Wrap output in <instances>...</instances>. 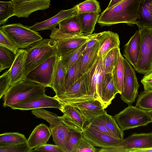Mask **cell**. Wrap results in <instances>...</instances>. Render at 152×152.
<instances>
[{
    "label": "cell",
    "instance_id": "cell-14",
    "mask_svg": "<svg viewBox=\"0 0 152 152\" xmlns=\"http://www.w3.org/2000/svg\"><path fill=\"white\" fill-rule=\"evenodd\" d=\"M60 110L63 115L59 118L71 130L83 133L86 122L83 116L75 107L69 104H61Z\"/></svg>",
    "mask_w": 152,
    "mask_h": 152
},
{
    "label": "cell",
    "instance_id": "cell-27",
    "mask_svg": "<svg viewBox=\"0 0 152 152\" xmlns=\"http://www.w3.org/2000/svg\"><path fill=\"white\" fill-rule=\"evenodd\" d=\"M61 32L75 35L82 34L81 28L77 14H75L61 21L58 24Z\"/></svg>",
    "mask_w": 152,
    "mask_h": 152
},
{
    "label": "cell",
    "instance_id": "cell-6",
    "mask_svg": "<svg viewBox=\"0 0 152 152\" xmlns=\"http://www.w3.org/2000/svg\"><path fill=\"white\" fill-rule=\"evenodd\" d=\"M0 28L12 39L19 48L25 49L43 39L39 33L20 23L4 25Z\"/></svg>",
    "mask_w": 152,
    "mask_h": 152
},
{
    "label": "cell",
    "instance_id": "cell-52",
    "mask_svg": "<svg viewBox=\"0 0 152 152\" xmlns=\"http://www.w3.org/2000/svg\"><path fill=\"white\" fill-rule=\"evenodd\" d=\"M148 112L150 115L152 119V110L148 111Z\"/></svg>",
    "mask_w": 152,
    "mask_h": 152
},
{
    "label": "cell",
    "instance_id": "cell-41",
    "mask_svg": "<svg viewBox=\"0 0 152 152\" xmlns=\"http://www.w3.org/2000/svg\"><path fill=\"white\" fill-rule=\"evenodd\" d=\"M83 136L82 133L70 130L69 132L66 139V152H72Z\"/></svg>",
    "mask_w": 152,
    "mask_h": 152
},
{
    "label": "cell",
    "instance_id": "cell-39",
    "mask_svg": "<svg viewBox=\"0 0 152 152\" xmlns=\"http://www.w3.org/2000/svg\"><path fill=\"white\" fill-rule=\"evenodd\" d=\"M136 106L147 111L152 110V91L141 92L137 96Z\"/></svg>",
    "mask_w": 152,
    "mask_h": 152
},
{
    "label": "cell",
    "instance_id": "cell-50",
    "mask_svg": "<svg viewBox=\"0 0 152 152\" xmlns=\"http://www.w3.org/2000/svg\"><path fill=\"white\" fill-rule=\"evenodd\" d=\"M129 152H152V147L143 149H132L129 151Z\"/></svg>",
    "mask_w": 152,
    "mask_h": 152
},
{
    "label": "cell",
    "instance_id": "cell-32",
    "mask_svg": "<svg viewBox=\"0 0 152 152\" xmlns=\"http://www.w3.org/2000/svg\"><path fill=\"white\" fill-rule=\"evenodd\" d=\"M124 58L120 52L117 63L111 73L115 86L120 95L124 91Z\"/></svg>",
    "mask_w": 152,
    "mask_h": 152
},
{
    "label": "cell",
    "instance_id": "cell-16",
    "mask_svg": "<svg viewBox=\"0 0 152 152\" xmlns=\"http://www.w3.org/2000/svg\"><path fill=\"white\" fill-rule=\"evenodd\" d=\"M9 107L12 109L21 110H33L43 108H53L60 110L62 105L54 97L46 95L31 100L13 104Z\"/></svg>",
    "mask_w": 152,
    "mask_h": 152
},
{
    "label": "cell",
    "instance_id": "cell-7",
    "mask_svg": "<svg viewBox=\"0 0 152 152\" xmlns=\"http://www.w3.org/2000/svg\"><path fill=\"white\" fill-rule=\"evenodd\" d=\"M54 97L61 104L96 99L91 94L89 89L87 73L82 75L65 92Z\"/></svg>",
    "mask_w": 152,
    "mask_h": 152
},
{
    "label": "cell",
    "instance_id": "cell-11",
    "mask_svg": "<svg viewBox=\"0 0 152 152\" xmlns=\"http://www.w3.org/2000/svg\"><path fill=\"white\" fill-rule=\"evenodd\" d=\"M58 57H52L40 64L30 71L25 76V79L46 87H50L54 68Z\"/></svg>",
    "mask_w": 152,
    "mask_h": 152
},
{
    "label": "cell",
    "instance_id": "cell-1",
    "mask_svg": "<svg viewBox=\"0 0 152 152\" xmlns=\"http://www.w3.org/2000/svg\"><path fill=\"white\" fill-rule=\"evenodd\" d=\"M143 0H122L100 14L97 23L101 26L125 23L136 24L140 5Z\"/></svg>",
    "mask_w": 152,
    "mask_h": 152
},
{
    "label": "cell",
    "instance_id": "cell-38",
    "mask_svg": "<svg viewBox=\"0 0 152 152\" xmlns=\"http://www.w3.org/2000/svg\"><path fill=\"white\" fill-rule=\"evenodd\" d=\"M77 14L101 11L99 3L97 0H86L76 5Z\"/></svg>",
    "mask_w": 152,
    "mask_h": 152
},
{
    "label": "cell",
    "instance_id": "cell-51",
    "mask_svg": "<svg viewBox=\"0 0 152 152\" xmlns=\"http://www.w3.org/2000/svg\"><path fill=\"white\" fill-rule=\"evenodd\" d=\"M122 0H111L106 9L109 8Z\"/></svg>",
    "mask_w": 152,
    "mask_h": 152
},
{
    "label": "cell",
    "instance_id": "cell-34",
    "mask_svg": "<svg viewBox=\"0 0 152 152\" xmlns=\"http://www.w3.org/2000/svg\"><path fill=\"white\" fill-rule=\"evenodd\" d=\"M27 139L18 132H6L0 135V145H11L24 143Z\"/></svg>",
    "mask_w": 152,
    "mask_h": 152
},
{
    "label": "cell",
    "instance_id": "cell-47",
    "mask_svg": "<svg viewBox=\"0 0 152 152\" xmlns=\"http://www.w3.org/2000/svg\"><path fill=\"white\" fill-rule=\"evenodd\" d=\"M33 151H47L51 152H64V151L57 145L45 144L32 150Z\"/></svg>",
    "mask_w": 152,
    "mask_h": 152
},
{
    "label": "cell",
    "instance_id": "cell-28",
    "mask_svg": "<svg viewBox=\"0 0 152 152\" xmlns=\"http://www.w3.org/2000/svg\"><path fill=\"white\" fill-rule=\"evenodd\" d=\"M81 76L80 70V56L76 62L66 71L63 85L58 95L65 92Z\"/></svg>",
    "mask_w": 152,
    "mask_h": 152
},
{
    "label": "cell",
    "instance_id": "cell-43",
    "mask_svg": "<svg viewBox=\"0 0 152 152\" xmlns=\"http://www.w3.org/2000/svg\"><path fill=\"white\" fill-rule=\"evenodd\" d=\"M91 142L83 136L77 145L72 152H96L98 150Z\"/></svg>",
    "mask_w": 152,
    "mask_h": 152
},
{
    "label": "cell",
    "instance_id": "cell-19",
    "mask_svg": "<svg viewBox=\"0 0 152 152\" xmlns=\"http://www.w3.org/2000/svg\"><path fill=\"white\" fill-rule=\"evenodd\" d=\"M141 45L140 31L137 30L124 46L123 56L136 70L139 56Z\"/></svg>",
    "mask_w": 152,
    "mask_h": 152
},
{
    "label": "cell",
    "instance_id": "cell-8",
    "mask_svg": "<svg viewBox=\"0 0 152 152\" xmlns=\"http://www.w3.org/2000/svg\"><path fill=\"white\" fill-rule=\"evenodd\" d=\"M152 147V132L133 133L122 140L115 145L108 148H102L99 152H129L132 149Z\"/></svg>",
    "mask_w": 152,
    "mask_h": 152
},
{
    "label": "cell",
    "instance_id": "cell-4",
    "mask_svg": "<svg viewBox=\"0 0 152 152\" xmlns=\"http://www.w3.org/2000/svg\"><path fill=\"white\" fill-rule=\"evenodd\" d=\"M113 117L123 131L144 126L152 122V119L147 111L132 105H129Z\"/></svg>",
    "mask_w": 152,
    "mask_h": 152
},
{
    "label": "cell",
    "instance_id": "cell-37",
    "mask_svg": "<svg viewBox=\"0 0 152 152\" xmlns=\"http://www.w3.org/2000/svg\"><path fill=\"white\" fill-rule=\"evenodd\" d=\"M16 55L9 49L0 46V72L12 66Z\"/></svg>",
    "mask_w": 152,
    "mask_h": 152
},
{
    "label": "cell",
    "instance_id": "cell-40",
    "mask_svg": "<svg viewBox=\"0 0 152 152\" xmlns=\"http://www.w3.org/2000/svg\"><path fill=\"white\" fill-rule=\"evenodd\" d=\"M14 7L11 0L0 1V24H5L8 19L13 16Z\"/></svg>",
    "mask_w": 152,
    "mask_h": 152
},
{
    "label": "cell",
    "instance_id": "cell-18",
    "mask_svg": "<svg viewBox=\"0 0 152 152\" xmlns=\"http://www.w3.org/2000/svg\"><path fill=\"white\" fill-rule=\"evenodd\" d=\"M77 14L76 6L68 9L63 10L52 17L46 20L36 22L30 26L32 30L38 31L46 30H52L56 27L62 20L75 14Z\"/></svg>",
    "mask_w": 152,
    "mask_h": 152
},
{
    "label": "cell",
    "instance_id": "cell-22",
    "mask_svg": "<svg viewBox=\"0 0 152 152\" xmlns=\"http://www.w3.org/2000/svg\"><path fill=\"white\" fill-rule=\"evenodd\" d=\"M27 53L25 49H19L10 69V86L25 79V65Z\"/></svg>",
    "mask_w": 152,
    "mask_h": 152
},
{
    "label": "cell",
    "instance_id": "cell-31",
    "mask_svg": "<svg viewBox=\"0 0 152 152\" xmlns=\"http://www.w3.org/2000/svg\"><path fill=\"white\" fill-rule=\"evenodd\" d=\"M97 117L106 127L113 136L121 140L124 139V133L113 117L107 114L106 111Z\"/></svg>",
    "mask_w": 152,
    "mask_h": 152
},
{
    "label": "cell",
    "instance_id": "cell-46",
    "mask_svg": "<svg viewBox=\"0 0 152 152\" xmlns=\"http://www.w3.org/2000/svg\"><path fill=\"white\" fill-rule=\"evenodd\" d=\"M88 124L98 130L113 137L109 130L97 117L91 120Z\"/></svg>",
    "mask_w": 152,
    "mask_h": 152
},
{
    "label": "cell",
    "instance_id": "cell-45",
    "mask_svg": "<svg viewBox=\"0 0 152 152\" xmlns=\"http://www.w3.org/2000/svg\"><path fill=\"white\" fill-rule=\"evenodd\" d=\"M0 152H30L26 142L11 145H0Z\"/></svg>",
    "mask_w": 152,
    "mask_h": 152
},
{
    "label": "cell",
    "instance_id": "cell-17",
    "mask_svg": "<svg viewBox=\"0 0 152 152\" xmlns=\"http://www.w3.org/2000/svg\"><path fill=\"white\" fill-rule=\"evenodd\" d=\"M66 104L76 107L83 116L86 122H88L105 111L102 104L98 100H84Z\"/></svg>",
    "mask_w": 152,
    "mask_h": 152
},
{
    "label": "cell",
    "instance_id": "cell-10",
    "mask_svg": "<svg viewBox=\"0 0 152 152\" xmlns=\"http://www.w3.org/2000/svg\"><path fill=\"white\" fill-rule=\"evenodd\" d=\"M124 91L121 98L124 102L129 105L134 102L138 96L140 86L136 75L135 69L126 59L124 58Z\"/></svg>",
    "mask_w": 152,
    "mask_h": 152
},
{
    "label": "cell",
    "instance_id": "cell-21",
    "mask_svg": "<svg viewBox=\"0 0 152 152\" xmlns=\"http://www.w3.org/2000/svg\"><path fill=\"white\" fill-rule=\"evenodd\" d=\"M98 39L99 43L98 56L99 57L104 58L114 48L120 47L119 37L116 33L110 31L100 32Z\"/></svg>",
    "mask_w": 152,
    "mask_h": 152
},
{
    "label": "cell",
    "instance_id": "cell-26",
    "mask_svg": "<svg viewBox=\"0 0 152 152\" xmlns=\"http://www.w3.org/2000/svg\"><path fill=\"white\" fill-rule=\"evenodd\" d=\"M66 70L61 57L57 59L53 72L50 88L58 95L63 85Z\"/></svg>",
    "mask_w": 152,
    "mask_h": 152
},
{
    "label": "cell",
    "instance_id": "cell-5",
    "mask_svg": "<svg viewBox=\"0 0 152 152\" xmlns=\"http://www.w3.org/2000/svg\"><path fill=\"white\" fill-rule=\"evenodd\" d=\"M51 30L50 37L56 42L60 57L86 43L91 39L98 37L100 33L88 34L82 33L73 35L63 33L60 31L58 28L56 27Z\"/></svg>",
    "mask_w": 152,
    "mask_h": 152
},
{
    "label": "cell",
    "instance_id": "cell-2",
    "mask_svg": "<svg viewBox=\"0 0 152 152\" xmlns=\"http://www.w3.org/2000/svg\"><path fill=\"white\" fill-rule=\"evenodd\" d=\"M46 87L37 82L24 79L10 86L4 96V107L46 95Z\"/></svg>",
    "mask_w": 152,
    "mask_h": 152
},
{
    "label": "cell",
    "instance_id": "cell-15",
    "mask_svg": "<svg viewBox=\"0 0 152 152\" xmlns=\"http://www.w3.org/2000/svg\"><path fill=\"white\" fill-rule=\"evenodd\" d=\"M83 136L95 146L106 148L114 146L122 140L101 132L87 124L84 127Z\"/></svg>",
    "mask_w": 152,
    "mask_h": 152
},
{
    "label": "cell",
    "instance_id": "cell-48",
    "mask_svg": "<svg viewBox=\"0 0 152 152\" xmlns=\"http://www.w3.org/2000/svg\"><path fill=\"white\" fill-rule=\"evenodd\" d=\"M144 91H152V71L144 75L141 80Z\"/></svg>",
    "mask_w": 152,
    "mask_h": 152
},
{
    "label": "cell",
    "instance_id": "cell-24",
    "mask_svg": "<svg viewBox=\"0 0 152 152\" xmlns=\"http://www.w3.org/2000/svg\"><path fill=\"white\" fill-rule=\"evenodd\" d=\"M118 92L115 88L111 73H105L102 85V104L104 109L111 103Z\"/></svg>",
    "mask_w": 152,
    "mask_h": 152
},
{
    "label": "cell",
    "instance_id": "cell-49",
    "mask_svg": "<svg viewBox=\"0 0 152 152\" xmlns=\"http://www.w3.org/2000/svg\"><path fill=\"white\" fill-rule=\"evenodd\" d=\"M98 37L92 38L87 42L85 50L90 48L98 41Z\"/></svg>",
    "mask_w": 152,
    "mask_h": 152
},
{
    "label": "cell",
    "instance_id": "cell-20",
    "mask_svg": "<svg viewBox=\"0 0 152 152\" xmlns=\"http://www.w3.org/2000/svg\"><path fill=\"white\" fill-rule=\"evenodd\" d=\"M51 135L50 128L46 124L38 125L27 140L28 146L31 152L33 149L46 144Z\"/></svg>",
    "mask_w": 152,
    "mask_h": 152
},
{
    "label": "cell",
    "instance_id": "cell-35",
    "mask_svg": "<svg viewBox=\"0 0 152 152\" xmlns=\"http://www.w3.org/2000/svg\"><path fill=\"white\" fill-rule=\"evenodd\" d=\"M86 43L61 57L66 71L76 62L85 51Z\"/></svg>",
    "mask_w": 152,
    "mask_h": 152
},
{
    "label": "cell",
    "instance_id": "cell-23",
    "mask_svg": "<svg viewBox=\"0 0 152 152\" xmlns=\"http://www.w3.org/2000/svg\"><path fill=\"white\" fill-rule=\"evenodd\" d=\"M136 24L139 30L152 28V0H143L141 2Z\"/></svg>",
    "mask_w": 152,
    "mask_h": 152
},
{
    "label": "cell",
    "instance_id": "cell-42",
    "mask_svg": "<svg viewBox=\"0 0 152 152\" xmlns=\"http://www.w3.org/2000/svg\"><path fill=\"white\" fill-rule=\"evenodd\" d=\"M0 46L9 49L15 54L19 50L12 39L0 28Z\"/></svg>",
    "mask_w": 152,
    "mask_h": 152
},
{
    "label": "cell",
    "instance_id": "cell-25",
    "mask_svg": "<svg viewBox=\"0 0 152 152\" xmlns=\"http://www.w3.org/2000/svg\"><path fill=\"white\" fill-rule=\"evenodd\" d=\"M99 48L98 41L91 48L85 50L80 56V70L81 76L89 71L96 61Z\"/></svg>",
    "mask_w": 152,
    "mask_h": 152
},
{
    "label": "cell",
    "instance_id": "cell-3",
    "mask_svg": "<svg viewBox=\"0 0 152 152\" xmlns=\"http://www.w3.org/2000/svg\"><path fill=\"white\" fill-rule=\"evenodd\" d=\"M25 50L27 53L24 70L25 76L51 57H59L56 42L51 38L42 39L31 44Z\"/></svg>",
    "mask_w": 152,
    "mask_h": 152
},
{
    "label": "cell",
    "instance_id": "cell-9",
    "mask_svg": "<svg viewBox=\"0 0 152 152\" xmlns=\"http://www.w3.org/2000/svg\"><path fill=\"white\" fill-rule=\"evenodd\" d=\"M139 30L141 45L136 71L144 75L152 71V28Z\"/></svg>",
    "mask_w": 152,
    "mask_h": 152
},
{
    "label": "cell",
    "instance_id": "cell-30",
    "mask_svg": "<svg viewBox=\"0 0 152 152\" xmlns=\"http://www.w3.org/2000/svg\"><path fill=\"white\" fill-rule=\"evenodd\" d=\"M50 129L55 144L63 150L64 152H66V139L69 132L71 129L64 123L57 125Z\"/></svg>",
    "mask_w": 152,
    "mask_h": 152
},
{
    "label": "cell",
    "instance_id": "cell-29",
    "mask_svg": "<svg viewBox=\"0 0 152 152\" xmlns=\"http://www.w3.org/2000/svg\"><path fill=\"white\" fill-rule=\"evenodd\" d=\"M99 13L89 12L78 14L83 33L91 34L100 16Z\"/></svg>",
    "mask_w": 152,
    "mask_h": 152
},
{
    "label": "cell",
    "instance_id": "cell-12",
    "mask_svg": "<svg viewBox=\"0 0 152 152\" xmlns=\"http://www.w3.org/2000/svg\"><path fill=\"white\" fill-rule=\"evenodd\" d=\"M103 57L98 56L93 65L87 72L90 92L101 103L102 85L105 73L103 66Z\"/></svg>",
    "mask_w": 152,
    "mask_h": 152
},
{
    "label": "cell",
    "instance_id": "cell-44",
    "mask_svg": "<svg viewBox=\"0 0 152 152\" xmlns=\"http://www.w3.org/2000/svg\"><path fill=\"white\" fill-rule=\"evenodd\" d=\"M10 69L4 72L0 77V99L4 96L9 88L10 82Z\"/></svg>",
    "mask_w": 152,
    "mask_h": 152
},
{
    "label": "cell",
    "instance_id": "cell-13",
    "mask_svg": "<svg viewBox=\"0 0 152 152\" xmlns=\"http://www.w3.org/2000/svg\"><path fill=\"white\" fill-rule=\"evenodd\" d=\"M14 7L13 16L27 18L33 12L50 7V0H11Z\"/></svg>",
    "mask_w": 152,
    "mask_h": 152
},
{
    "label": "cell",
    "instance_id": "cell-33",
    "mask_svg": "<svg viewBox=\"0 0 152 152\" xmlns=\"http://www.w3.org/2000/svg\"><path fill=\"white\" fill-rule=\"evenodd\" d=\"M31 113L36 117L47 121L50 124V129L63 123L58 115L42 108L33 110Z\"/></svg>",
    "mask_w": 152,
    "mask_h": 152
},
{
    "label": "cell",
    "instance_id": "cell-36",
    "mask_svg": "<svg viewBox=\"0 0 152 152\" xmlns=\"http://www.w3.org/2000/svg\"><path fill=\"white\" fill-rule=\"evenodd\" d=\"M120 52V47L115 48L109 51L103 58V64L105 73H112L117 63Z\"/></svg>",
    "mask_w": 152,
    "mask_h": 152
}]
</instances>
